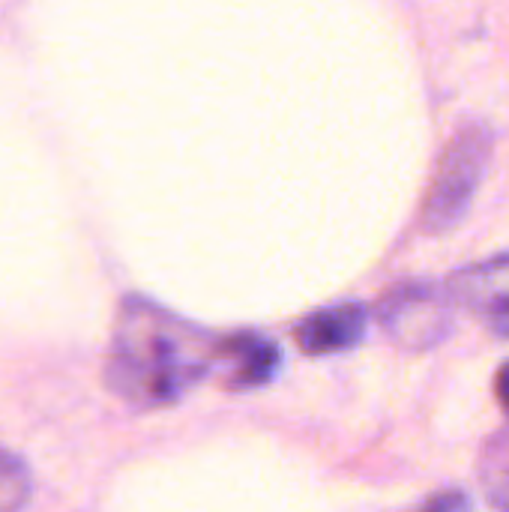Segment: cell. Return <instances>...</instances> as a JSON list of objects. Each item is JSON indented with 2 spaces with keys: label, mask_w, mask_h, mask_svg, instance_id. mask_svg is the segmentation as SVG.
Returning a JSON list of instances; mask_svg holds the SVG:
<instances>
[{
  "label": "cell",
  "mask_w": 509,
  "mask_h": 512,
  "mask_svg": "<svg viewBox=\"0 0 509 512\" xmlns=\"http://www.w3.org/2000/svg\"><path fill=\"white\" fill-rule=\"evenodd\" d=\"M222 360V339L195 321L129 294L120 303L108 360V390L138 411L168 408Z\"/></svg>",
  "instance_id": "obj_1"
},
{
  "label": "cell",
  "mask_w": 509,
  "mask_h": 512,
  "mask_svg": "<svg viewBox=\"0 0 509 512\" xmlns=\"http://www.w3.org/2000/svg\"><path fill=\"white\" fill-rule=\"evenodd\" d=\"M489 156H492L489 126L471 123L453 135V141L447 144V150L438 162L435 183L423 204L426 231L441 234V231L456 228L465 219V213L483 183Z\"/></svg>",
  "instance_id": "obj_2"
},
{
  "label": "cell",
  "mask_w": 509,
  "mask_h": 512,
  "mask_svg": "<svg viewBox=\"0 0 509 512\" xmlns=\"http://www.w3.org/2000/svg\"><path fill=\"white\" fill-rule=\"evenodd\" d=\"M456 300L447 285L435 282H405L384 294L378 318L384 330L411 351H426L441 345L453 330Z\"/></svg>",
  "instance_id": "obj_3"
},
{
  "label": "cell",
  "mask_w": 509,
  "mask_h": 512,
  "mask_svg": "<svg viewBox=\"0 0 509 512\" xmlns=\"http://www.w3.org/2000/svg\"><path fill=\"white\" fill-rule=\"evenodd\" d=\"M447 288L459 309L471 312L495 336L509 339V255L456 270Z\"/></svg>",
  "instance_id": "obj_4"
},
{
  "label": "cell",
  "mask_w": 509,
  "mask_h": 512,
  "mask_svg": "<svg viewBox=\"0 0 509 512\" xmlns=\"http://www.w3.org/2000/svg\"><path fill=\"white\" fill-rule=\"evenodd\" d=\"M366 324H369V315L360 303H339V306H327L303 318L294 336L303 354L330 357V354L354 348L366 336Z\"/></svg>",
  "instance_id": "obj_5"
},
{
  "label": "cell",
  "mask_w": 509,
  "mask_h": 512,
  "mask_svg": "<svg viewBox=\"0 0 509 512\" xmlns=\"http://www.w3.org/2000/svg\"><path fill=\"white\" fill-rule=\"evenodd\" d=\"M225 384L231 390H255L276 378L282 369V351L261 333H234L222 339Z\"/></svg>",
  "instance_id": "obj_6"
},
{
  "label": "cell",
  "mask_w": 509,
  "mask_h": 512,
  "mask_svg": "<svg viewBox=\"0 0 509 512\" xmlns=\"http://www.w3.org/2000/svg\"><path fill=\"white\" fill-rule=\"evenodd\" d=\"M30 498V474H27V465L0 450V510H18L24 507Z\"/></svg>",
  "instance_id": "obj_7"
},
{
  "label": "cell",
  "mask_w": 509,
  "mask_h": 512,
  "mask_svg": "<svg viewBox=\"0 0 509 512\" xmlns=\"http://www.w3.org/2000/svg\"><path fill=\"white\" fill-rule=\"evenodd\" d=\"M426 507H429V510H468V507H471V501H468L465 495H459V492H450V495L429 498V501H426Z\"/></svg>",
  "instance_id": "obj_8"
},
{
  "label": "cell",
  "mask_w": 509,
  "mask_h": 512,
  "mask_svg": "<svg viewBox=\"0 0 509 512\" xmlns=\"http://www.w3.org/2000/svg\"><path fill=\"white\" fill-rule=\"evenodd\" d=\"M495 393H498L501 408L509 414V363L501 366V372H498V378H495Z\"/></svg>",
  "instance_id": "obj_9"
}]
</instances>
